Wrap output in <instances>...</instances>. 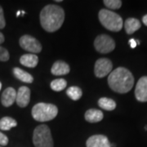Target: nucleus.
I'll list each match as a JSON object with an SVG mask.
<instances>
[{
  "label": "nucleus",
  "mask_w": 147,
  "mask_h": 147,
  "mask_svg": "<svg viewBox=\"0 0 147 147\" xmlns=\"http://www.w3.org/2000/svg\"><path fill=\"white\" fill-rule=\"evenodd\" d=\"M30 100V90L28 87H21L16 92V101L18 106L21 108L26 107Z\"/></svg>",
  "instance_id": "nucleus-10"
},
{
  "label": "nucleus",
  "mask_w": 147,
  "mask_h": 147,
  "mask_svg": "<svg viewBox=\"0 0 147 147\" xmlns=\"http://www.w3.org/2000/svg\"><path fill=\"white\" fill-rule=\"evenodd\" d=\"M95 49L102 54L111 53L115 48V40L107 34H100L95 38Z\"/></svg>",
  "instance_id": "nucleus-6"
},
{
  "label": "nucleus",
  "mask_w": 147,
  "mask_h": 147,
  "mask_svg": "<svg viewBox=\"0 0 147 147\" xmlns=\"http://www.w3.org/2000/svg\"><path fill=\"white\" fill-rule=\"evenodd\" d=\"M65 20V11L56 4L45 6L40 12V24L46 31H57L62 26Z\"/></svg>",
  "instance_id": "nucleus-1"
},
{
  "label": "nucleus",
  "mask_w": 147,
  "mask_h": 147,
  "mask_svg": "<svg viewBox=\"0 0 147 147\" xmlns=\"http://www.w3.org/2000/svg\"><path fill=\"white\" fill-rule=\"evenodd\" d=\"M4 40H5V38H4V35L0 32V45L3 43V42H4Z\"/></svg>",
  "instance_id": "nucleus-27"
},
{
  "label": "nucleus",
  "mask_w": 147,
  "mask_h": 147,
  "mask_svg": "<svg viewBox=\"0 0 147 147\" xmlns=\"http://www.w3.org/2000/svg\"><path fill=\"white\" fill-rule=\"evenodd\" d=\"M98 105L101 109L108 111L114 110L116 108L115 101L108 97H101L98 100Z\"/></svg>",
  "instance_id": "nucleus-19"
},
{
  "label": "nucleus",
  "mask_w": 147,
  "mask_h": 147,
  "mask_svg": "<svg viewBox=\"0 0 147 147\" xmlns=\"http://www.w3.org/2000/svg\"><path fill=\"white\" fill-rule=\"evenodd\" d=\"M5 26L6 21L4 15H3V7L0 6V29H3Z\"/></svg>",
  "instance_id": "nucleus-24"
},
{
  "label": "nucleus",
  "mask_w": 147,
  "mask_h": 147,
  "mask_svg": "<svg viewBox=\"0 0 147 147\" xmlns=\"http://www.w3.org/2000/svg\"><path fill=\"white\" fill-rule=\"evenodd\" d=\"M51 88L56 92H61L64 90L67 86V82L64 79H54L51 83Z\"/></svg>",
  "instance_id": "nucleus-21"
},
{
  "label": "nucleus",
  "mask_w": 147,
  "mask_h": 147,
  "mask_svg": "<svg viewBox=\"0 0 147 147\" xmlns=\"http://www.w3.org/2000/svg\"><path fill=\"white\" fill-rule=\"evenodd\" d=\"M2 88V84H1V82H0V90Z\"/></svg>",
  "instance_id": "nucleus-31"
},
{
  "label": "nucleus",
  "mask_w": 147,
  "mask_h": 147,
  "mask_svg": "<svg viewBox=\"0 0 147 147\" xmlns=\"http://www.w3.org/2000/svg\"><path fill=\"white\" fill-rule=\"evenodd\" d=\"M19 43L24 50H26L32 54H37L41 53L42 51V45L39 41L35 38L30 35H23L21 37Z\"/></svg>",
  "instance_id": "nucleus-7"
},
{
  "label": "nucleus",
  "mask_w": 147,
  "mask_h": 147,
  "mask_svg": "<svg viewBox=\"0 0 147 147\" xmlns=\"http://www.w3.org/2000/svg\"><path fill=\"white\" fill-rule=\"evenodd\" d=\"M13 74L16 79H19L20 81L23 82V83L31 84L34 81V78L30 74H29L28 72L21 69L17 68V67L13 69Z\"/></svg>",
  "instance_id": "nucleus-17"
},
{
  "label": "nucleus",
  "mask_w": 147,
  "mask_h": 147,
  "mask_svg": "<svg viewBox=\"0 0 147 147\" xmlns=\"http://www.w3.org/2000/svg\"><path fill=\"white\" fill-rule=\"evenodd\" d=\"M136 41H137V45H139V44H140V41H139V40H136Z\"/></svg>",
  "instance_id": "nucleus-30"
},
{
  "label": "nucleus",
  "mask_w": 147,
  "mask_h": 147,
  "mask_svg": "<svg viewBox=\"0 0 147 147\" xmlns=\"http://www.w3.org/2000/svg\"><path fill=\"white\" fill-rule=\"evenodd\" d=\"M0 147H2V146H0Z\"/></svg>",
  "instance_id": "nucleus-32"
},
{
  "label": "nucleus",
  "mask_w": 147,
  "mask_h": 147,
  "mask_svg": "<svg viewBox=\"0 0 147 147\" xmlns=\"http://www.w3.org/2000/svg\"><path fill=\"white\" fill-rule=\"evenodd\" d=\"M98 17L101 25L110 31L119 32L123 28V19L115 11L108 9H101L99 11Z\"/></svg>",
  "instance_id": "nucleus-3"
},
{
  "label": "nucleus",
  "mask_w": 147,
  "mask_h": 147,
  "mask_svg": "<svg viewBox=\"0 0 147 147\" xmlns=\"http://www.w3.org/2000/svg\"><path fill=\"white\" fill-rule=\"evenodd\" d=\"M9 53L5 47L0 46V61H7L9 60Z\"/></svg>",
  "instance_id": "nucleus-23"
},
{
  "label": "nucleus",
  "mask_w": 147,
  "mask_h": 147,
  "mask_svg": "<svg viewBox=\"0 0 147 147\" xmlns=\"http://www.w3.org/2000/svg\"><path fill=\"white\" fill-rule=\"evenodd\" d=\"M7 144H8V138H7V137L0 131V146H6Z\"/></svg>",
  "instance_id": "nucleus-25"
},
{
  "label": "nucleus",
  "mask_w": 147,
  "mask_h": 147,
  "mask_svg": "<svg viewBox=\"0 0 147 147\" xmlns=\"http://www.w3.org/2000/svg\"><path fill=\"white\" fill-rule=\"evenodd\" d=\"M141 22L136 18H127L124 22L125 31L127 34H132L134 32L137 31L141 28Z\"/></svg>",
  "instance_id": "nucleus-16"
},
{
  "label": "nucleus",
  "mask_w": 147,
  "mask_h": 147,
  "mask_svg": "<svg viewBox=\"0 0 147 147\" xmlns=\"http://www.w3.org/2000/svg\"><path fill=\"white\" fill-rule=\"evenodd\" d=\"M87 147H111L107 137L104 135H93L86 142Z\"/></svg>",
  "instance_id": "nucleus-11"
},
{
  "label": "nucleus",
  "mask_w": 147,
  "mask_h": 147,
  "mask_svg": "<svg viewBox=\"0 0 147 147\" xmlns=\"http://www.w3.org/2000/svg\"><path fill=\"white\" fill-rule=\"evenodd\" d=\"M33 143L35 147H53V137L50 128L46 124L38 125L34 131Z\"/></svg>",
  "instance_id": "nucleus-5"
},
{
  "label": "nucleus",
  "mask_w": 147,
  "mask_h": 147,
  "mask_svg": "<svg viewBox=\"0 0 147 147\" xmlns=\"http://www.w3.org/2000/svg\"><path fill=\"white\" fill-rule=\"evenodd\" d=\"M128 42H129V44H130V47H131V48H135V47H137V41L134 39V38H131L129 41H128Z\"/></svg>",
  "instance_id": "nucleus-26"
},
{
  "label": "nucleus",
  "mask_w": 147,
  "mask_h": 147,
  "mask_svg": "<svg viewBox=\"0 0 147 147\" xmlns=\"http://www.w3.org/2000/svg\"><path fill=\"white\" fill-rule=\"evenodd\" d=\"M108 84L115 92L127 93L131 91L134 85V77L127 69L119 67L109 74Z\"/></svg>",
  "instance_id": "nucleus-2"
},
{
  "label": "nucleus",
  "mask_w": 147,
  "mask_h": 147,
  "mask_svg": "<svg viewBox=\"0 0 147 147\" xmlns=\"http://www.w3.org/2000/svg\"><path fill=\"white\" fill-rule=\"evenodd\" d=\"M70 69L67 63H65V61H57L55 63L53 64L51 69V73L53 75H65L69 73Z\"/></svg>",
  "instance_id": "nucleus-13"
},
{
  "label": "nucleus",
  "mask_w": 147,
  "mask_h": 147,
  "mask_svg": "<svg viewBox=\"0 0 147 147\" xmlns=\"http://www.w3.org/2000/svg\"><path fill=\"white\" fill-rule=\"evenodd\" d=\"M16 98V92L13 88H6L1 96V103L5 107H9L12 105Z\"/></svg>",
  "instance_id": "nucleus-12"
},
{
  "label": "nucleus",
  "mask_w": 147,
  "mask_h": 147,
  "mask_svg": "<svg viewBox=\"0 0 147 147\" xmlns=\"http://www.w3.org/2000/svg\"><path fill=\"white\" fill-rule=\"evenodd\" d=\"M20 14H21V11H17V13H16V16H20Z\"/></svg>",
  "instance_id": "nucleus-29"
},
{
  "label": "nucleus",
  "mask_w": 147,
  "mask_h": 147,
  "mask_svg": "<svg viewBox=\"0 0 147 147\" xmlns=\"http://www.w3.org/2000/svg\"><path fill=\"white\" fill-rule=\"evenodd\" d=\"M135 96L138 101H147V76H143L138 80L135 88Z\"/></svg>",
  "instance_id": "nucleus-9"
},
{
  "label": "nucleus",
  "mask_w": 147,
  "mask_h": 147,
  "mask_svg": "<svg viewBox=\"0 0 147 147\" xmlns=\"http://www.w3.org/2000/svg\"><path fill=\"white\" fill-rule=\"evenodd\" d=\"M20 62L22 65L28 68H34L38 63V58L35 54H25L20 58Z\"/></svg>",
  "instance_id": "nucleus-14"
},
{
  "label": "nucleus",
  "mask_w": 147,
  "mask_h": 147,
  "mask_svg": "<svg viewBox=\"0 0 147 147\" xmlns=\"http://www.w3.org/2000/svg\"><path fill=\"white\" fill-rule=\"evenodd\" d=\"M17 125L16 121L11 117H3L0 119V129L3 131H8Z\"/></svg>",
  "instance_id": "nucleus-18"
},
{
  "label": "nucleus",
  "mask_w": 147,
  "mask_h": 147,
  "mask_svg": "<svg viewBox=\"0 0 147 147\" xmlns=\"http://www.w3.org/2000/svg\"><path fill=\"white\" fill-rule=\"evenodd\" d=\"M66 94L68 95V96L71 100H78L81 98V96L83 95V92L79 87L73 86V87H70L67 89Z\"/></svg>",
  "instance_id": "nucleus-20"
},
{
  "label": "nucleus",
  "mask_w": 147,
  "mask_h": 147,
  "mask_svg": "<svg viewBox=\"0 0 147 147\" xmlns=\"http://www.w3.org/2000/svg\"><path fill=\"white\" fill-rule=\"evenodd\" d=\"M85 119L89 123H98L103 119L104 115L102 111L96 109H90L85 113Z\"/></svg>",
  "instance_id": "nucleus-15"
},
{
  "label": "nucleus",
  "mask_w": 147,
  "mask_h": 147,
  "mask_svg": "<svg viewBox=\"0 0 147 147\" xmlns=\"http://www.w3.org/2000/svg\"><path fill=\"white\" fill-rule=\"evenodd\" d=\"M142 22H143V24H144L146 26H147V14L143 16V18H142Z\"/></svg>",
  "instance_id": "nucleus-28"
},
{
  "label": "nucleus",
  "mask_w": 147,
  "mask_h": 147,
  "mask_svg": "<svg viewBox=\"0 0 147 147\" xmlns=\"http://www.w3.org/2000/svg\"><path fill=\"white\" fill-rule=\"evenodd\" d=\"M105 7L110 9H119L122 6V1L120 0H104L103 1Z\"/></svg>",
  "instance_id": "nucleus-22"
},
{
  "label": "nucleus",
  "mask_w": 147,
  "mask_h": 147,
  "mask_svg": "<svg viewBox=\"0 0 147 147\" xmlns=\"http://www.w3.org/2000/svg\"><path fill=\"white\" fill-rule=\"evenodd\" d=\"M113 64L108 58L98 59L94 66V74L97 78H104L112 72Z\"/></svg>",
  "instance_id": "nucleus-8"
},
{
  "label": "nucleus",
  "mask_w": 147,
  "mask_h": 147,
  "mask_svg": "<svg viewBox=\"0 0 147 147\" xmlns=\"http://www.w3.org/2000/svg\"><path fill=\"white\" fill-rule=\"evenodd\" d=\"M32 116L38 122H47L55 119L58 114L57 107L49 103H38L32 108Z\"/></svg>",
  "instance_id": "nucleus-4"
}]
</instances>
